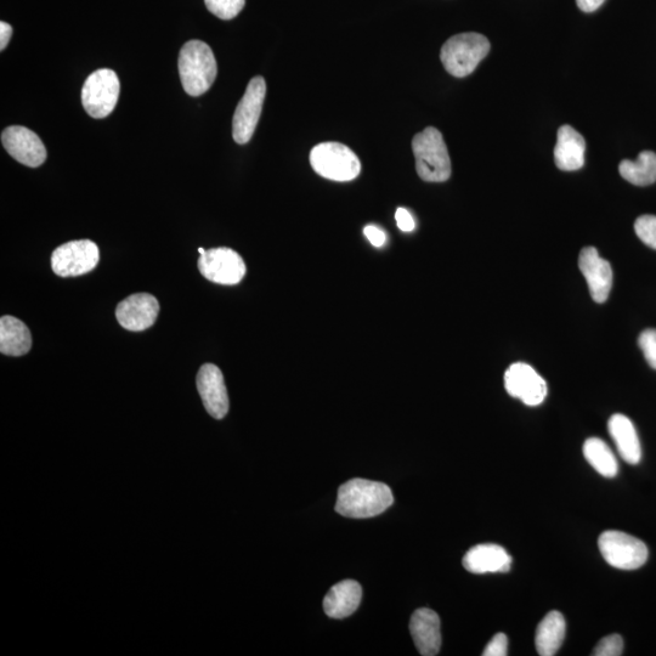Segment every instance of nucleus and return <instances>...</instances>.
<instances>
[{
	"label": "nucleus",
	"instance_id": "nucleus-14",
	"mask_svg": "<svg viewBox=\"0 0 656 656\" xmlns=\"http://www.w3.org/2000/svg\"><path fill=\"white\" fill-rule=\"evenodd\" d=\"M160 304L149 293H137L124 299L116 309L118 324L128 331H145L155 324Z\"/></svg>",
	"mask_w": 656,
	"mask_h": 656
},
{
	"label": "nucleus",
	"instance_id": "nucleus-3",
	"mask_svg": "<svg viewBox=\"0 0 656 656\" xmlns=\"http://www.w3.org/2000/svg\"><path fill=\"white\" fill-rule=\"evenodd\" d=\"M416 171L424 182L444 183L451 177L448 146L437 128L428 127L412 139Z\"/></svg>",
	"mask_w": 656,
	"mask_h": 656
},
{
	"label": "nucleus",
	"instance_id": "nucleus-29",
	"mask_svg": "<svg viewBox=\"0 0 656 656\" xmlns=\"http://www.w3.org/2000/svg\"><path fill=\"white\" fill-rule=\"evenodd\" d=\"M508 638L505 633H497L492 637L488 646L484 649V656H506L508 654Z\"/></svg>",
	"mask_w": 656,
	"mask_h": 656
},
{
	"label": "nucleus",
	"instance_id": "nucleus-23",
	"mask_svg": "<svg viewBox=\"0 0 656 656\" xmlns=\"http://www.w3.org/2000/svg\"><path fill=\"white\" fill-rule=\"evenodd\" d=\"M622 178L636 186H648L656 182V154L643 151L636 161L624 160L620 163Z\"/></svg>",
	"mask_w": 656,
	"mask_h": 656
},
{
	"label": "nucleus",
	"instance_id": "nucleus-28",
	"mask_svg": "<svg viewBox=\"0 0 656 656\" xmlns=\"http://www.w3.org/2000/svg\"><path fill=\"white\" fill-rule=\"evenodd\" d=\"M639 348L642 349L644 356H646L647 363L650 367L656 370V330L655 328H648L643 331L638 338Z\"/></svg>",
	"mask_w": 656,
	"mask_h": 656
},
{
	"label": "nucleus",
	"instance_id": "nucleus-22",
	"mask_svg": "<svg viewBox=\"0 0 656 656\" xmlns=\"http://www.w3.org/2000/svg\"><path fill=\"white\" fill-rule=\"evenodd\" d=\"M565 637V620L559 612L548 613L536 630L535 646L541 656H553L561 649Z\"/></svg>",
	"mask_w": 656,
	"mask_h": 656
},
{
	"label": "nucleus",
	"instance_id": "nucleus-15",
	"mask_svg": "<svg viewBox=\"0 0 656 656\" xmlns=\"http://www.w3.org/2000/svg\"><path fill=\"white\" fill-rule=\"evenodd\" d=\"M579 268L585 276L593 301L607 302L613 287L612 265L599 257L595 247H586L580 253Z\"/></svg>",
	"mask_w": 656,
	"mask_h": 656
},
{
	"label": "nucleus",
	"instance_id": "nucleus-4",
	"mask_svg": "<svg viewBox=\"0 0 656 656\" xmlns=\"http://www.w3.org/2000/svg\"><path fill=\"white\" fill-rule=\"evenodd\" d=\"M489 39L480 33H460L451 37L441 48L440 60L451 76L471 75L490 52Z\"/></svg>",
	"mask_w": 656,
	"mask_h": 656
},
{
	"label": "nucleus",
	"instance_id": "nucleus-24",
	"mask_svg": "<svg viewBox=\"0 0 656 656\" xmlns=\"http://www.w3.org/2000/svg\"><path fill=\"white\" fill-rule=\"evenodd\" d=\"M584 455L588 463L605 478H614L619 472L618 461L603 440L590 438L584 445Z\"/></svg>",
	"mask_w": 656,
	"mask_h": 656
},
{
	"label": "nucleus",
	"instance_id": "nucleus-21",
	"mask_svg": "<svg viewBox=\"0 0 656 656\" xmlns=\"http://www.w3.org/2000/svg\"><path fill=\"white\" fill-rule=\"evenodd\" d=\"M31 348V332L24 322L14 316H3L0 319V352L8 356H22Z\"/></svg>",
	"mask_w": 656,
	"mask_h": 656
},
{
	"label": "nucleus",
	"instance_id": "nucleus-10",
	"mask_svg": "<svg viewBox=\"0 0 656 656\" xmlns=\"http://www.w3.org/2000/svg\"><path fill=\"white\" fill-rule=\"evenodd\" d=\"M99 259V248L93 241H70L53 252L52 268L60 277H76L94 270Z\"/></svg>",
	"mask_w": 656,
	"mask_h": 656
},
{
	"label": "nucleus",
	"instance_id": "nucleus-18",
	"mask_svg": "<svg viewBox=\"0 0 656 656\" xmlns=\"http://www.w3.org/2000/svg\"><path fill=\"white\" fill-rule=\"evenodd\" d=\"M586 143L584 137L571 126L559 128L554 162L562 171L573 172L584 167Z\"/></svg>",
	"mask_w": 656,
	"mask_h": 656
},
{
	"label": "nucleus",
	"instance_id": "nucleus-16",
	"mask_svg": "<svg viewBox=\"0 0 656 656\" xmlns=\"http://www.w3.org/2000/svg\"><path fill=\"white\" fill-rule=\"evenodd\" d=\"M463 567L473 574L507 573L511 570L512 558L505 548L494 545H478L466 553Z\"/></svg>",
	"mask_w": 656,
	"mask_h": 656
},
{
	"label": "nucleus",
	"instance_id": "nucleus-25",
	"mask_svg": "<svg viewBox=\"0 0 656 656\" xmlns=\"http://www.w3.org/2000/svg\"><path fill=\"white\" fill-rule=\"evenodd\" d=\"M206 7L222 20H233L245 8L246 0H205Z\"/></svg>",
	"mask_w": 656,
	"mask_h": 656
},
{
	"label": "nucleus",
	"instance_id": "nucleus-26",
	"mask_svg": "<svg viewBox=\"0 0 656 656\" xmlns=\"http://www.w3.org/2000/svg\"><path fill=\"white\" fill-rule=\"evenodd\" d=\"M635 231L639 240L656 250V217L642 216L636 220Z\"/></svg>",
	"mask_w": 656,
	"mask_h": 656
},
{
	"label": "nucleus",
	"instance_id": "nucleus-33",
	"mask_svg": "<svg viewBox=\"0 0 656 656\" xmlns=\"http://www.w3.org/2000/svg\"><path fill=\"white\" fill-rule=\"evenodd\" d=\"M605 0H576V4L584 13H595L596 10L602 7Z\"/></svg>",
	"mask_w": 656,
	"mask_h": 656
},
{
	"label": "nucleus",
	"instance_id": "nucleus-20",
	"mask_svg": "<svg viewBox=\"0 0 656 656\" xmlns=\"http://www.w3.org/2000/svg\"><path fill=\"white\" fill-rule=\"evenodd\" d=\"M608 429L622 460L630 465H638L642 458V448L630 418L620 414L614 415L609 420Z\"/></svg>",
	"mask_w": 656,
	"mask_h": 656
},
{
	"label": "nucleus",
	"instance_id": "nucleus-5",
	"mask_svg": "<svg viewBox=\"0 0 656 656\" xmlns=\"http://www.w3.org/2000/svg\"><path fill=\"white\" fill-rule=\"evenodd\" d=\"M310 164L320 177L333 182H352L361 172L359 157L339 143L315 146L310 152Z\"/></svg>",
	"mask_w": 656,
	"mask_h": 656
},
{
	"label": "nucleus",
	"instance_id": "nucleus-31",
	"mask_svg": "<svg viewBox=\"0 0 656 656\" xmlns=\"http://www.w3.org/2000/svg\"><path fill=\"white\" fill-rule=\"evenodd\" d=\"M364 234L375 247H382L387 241L386 233L376 225H367Z\"/></svg>",
	"mask_w": 656,
	"mask_h": 656
},
{
	"label": "nucleus",
	"instance_id": "nucleus-30",
	"mask_svg": "<svg viewBox=\"0 0 656 656\" xmlns=\"http://www.w3.org/2000/svg\"><path fill=\"white\" fill-rule=\"evenodd\" d=\"M395 219H397L398 228L404 231V233H411L416 228L414 217L405 208H398L397 213H395Z\"/></svg>",
	"mask_w": 656,
	"mask_h": 656
},
{
	"label": "nucleus",
	"instance_id": "nucleus-7",
	"mask_svg": "<svg viewBox=\"0 0 656 656\" xmlns=\"http://www.w3.org/2000/svg\"><path fill=\"white\" fill-rule=\"evenodd\" d=\"M121 83L112 70H98L87 78L82 89V103L90 117L101 120L111 115L120 98Z\"/></svg>",
	"mask_w": 656,
	"mask_h": 656
},
{
	"label": "nucleus",
	"instance_id": "nucleus-27",
	"mask_svg": "<svg viewBox=\"0 0 656 656\" xmlns=\"http://www.w3.org/2000/svg\"><path fill=\"white\" fill-rule=\"evenodd\" d=\"M624 653V641L619 635H610L599 641L592 655L620 656Z\"/></svg>",
	"mask_w": 656,
	"mask_h": 656
},
{
	"label": "nucleus",
	"instance_id": "nucleus-6",
	"mask_svg": "<svg viewBox=\"0 0 656 656\" xmlns=\"http://www.w3.org/2000/svg\"><path fill=\"white\" fill-rule=\"evenodd\" d=\"M605 562L616 569L636 570L646 564L649 551L641 540L621 531H605L598 540Z\"/></svg>",
	"mask_w": 656,
	"mask_h": 656
},
{
	"label": "nucleus",
	"instance_id": "nucleus-11",
	"mask_svg": "<svg viewBox=\"0 0 656 656\" xmlns=\"http://www.w3.org/2000/svg\"><path fill=\"white\" fill-rule=\"evenodd\" d=\"M505 387L512 398L523 401L525 405L537 406L547 397V383L533 367L524 363L510 366L505 373Z\"/></svg>",
	"mask_w": 656,
	"mask_h": 656
},
{
	"label": "nucleus",
	"instance_id": "nucleus-32",
	"mask_svg": "<svg viewBox=\"0 0 656 656\" xmlns=\"http://www.w3.org/2000/svg\"><path fill=\"white\" fill-rule=\"evenodd\" d=\"M13 27H11L7 22H0V50H3L8 47L11 37H13Z\"/></svg>",
	"mask_w": 656,
	"mask_h": 656
},
{
	"label": "nucleus",
	"instance_id": "nucleus-19",
	"mask_svg": "<svg viewBox=\"0 0 656 656\" xmlns=\"http://www.w3.org/2000/svg\"><path fill=\"white\" fill-rule=\"evenodd\" d=\"M361 597H363V588L359 582L354 580L338 582L327 592L324 599L325 613L332 619L348 618L359 608Z\"/></svg>",
	"mask_w": 656,
	"mask_h": 656
},
{
	"label": "nucleus",
	"instance_id": "nucleus-8",
	"mask_svg": "<svg viewBox=\"0 0 656 656\" xmlns=\"http://www.w3.org/2000/svg\"><path fill=\"white\" fill-rule=\"evenodd\" d=\"M199 269L203 277L214 284L233 286L240 284L246 275V264L239 253L231 248L213 250L199 248Z\"/></svg>",
	"mask_w": 656,
	"mask_h": 656
},
{
	"label": "nucleus",
	"instance_id": "nucleus-12",
	"mask_svg": "<svg viewBox=\"0 0 656 656\" xmlns=\"http://www.w3.org/2000/svg\"><path fill=\"white\" fill-rule=\"evenodd\" d=\"M2 144L11 157L27 167L37 168L47 160L43 141L28 128L11 126L4 129Z\"/></svg>",
	"mask_w": 656,
	"mask_h": 656
},
{
	"label": "nucleus",
	"instance_id": "nucleus-1",
	"mask_svg": "<svg viewBox=\"0 0 656 656\" xmlns=\"http://www.w3.org/2000/svg\"><path fill=\"white\" fill-rule=\"evenodd\" d=\"M393 502V492L388 485L353 479L339 488L336 512L347 518H372L386 512Z\"/></svg>",
	"mask_w": 656,
	"mask_h": 656
},
{
	"label": "nucleus",
	"instance_id": "nucleus-9",
	"mask_svg": "<svg viewBox=\"0 0 656 656\" xmlns=\"http://www.w3.org/2000/svg\"><path fill=\"white\" fill-rule=\"evenodd\" d=\"M267 83L263 77H254L248 83L246 93L236 107L233 118V138L237 144L245 145L253 137L262 115Z\"/></svg>",
	"mask_w": 656,
	"mask_h": 656
},
{
	"label": "nucleus",
	"instance_id": "nucleus-13",
	"mask_svg": "<svg viewBox=\"0 0 656 656\" xmlns=\"http://www.w3.org/2000/svg\"><path fill=\"white\" fill-rule=\"evenodd\" d=\"M196 383L208 414L216 420H223L230 407L223 372L216 365L205 364L197 373Z\"/></svg>",
	"mask_w": 656,
	"mask_h": 656
},
{
	"label": "nucleus",
	"instance_id": "nucleus-2",
	"mask_svg": "<svg viewBox=\"0 0 656 656\" xmlns=\"http://www.w3.org/2000/svg\"><path fill=\"white\" fill-rule=\"evenodd\" d=\"M178 66L183 88L191 96L205 94L218 75L217 60L212 49L201 41L184 44L180 50Z\"/></svg>",
	"mask_w": 656,
	"mask_h": 656
},
{
	"label": "nucleus",
	"instance_id": "nucleus-17",
	"mask_svg": "<svg viewBox=\"0 0 656 656\" xmlns=\"http://www.w3.org/2000/svg\"><path fill=\"white\" fill-rule=\"evenodd\" d=\"M410 632L423 656L438 655L441 647L440 619L431 609H418L411 616Z\"/></svg>",
	"mask_w": 656,
	"mask_h": 656
}]
</instances>
